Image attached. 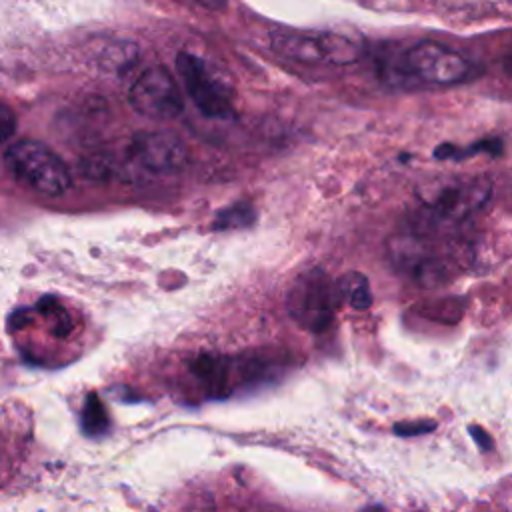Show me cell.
I'll list each match as a JSON object with an SVG mask.
<instances>
[{"label":"cell","mask_w":512,"mask_h":512,"mask_svg":"<svg viewBox=\"0 0 512 512\" xmlns=\"http://www.w3.org/2000/svg\"><path fill=\"white\" fill-rule=\"evenodd\" d=\"M252 216H254V214H252L250 206H244V204L232 206V208H228V210H224V212L218 214L216 226H218V228H240V226L250 224Z\"/></svg>","instance_id":"cell-12"},{"label":"cell","mask_w":512,"mask_h":512,"mask_svg":"<svg viewBox=\"0 0 512 512\" xmlns=\"http://www.w3.org/2000/svg\"><path fill=\"white\" fill-rule=\"evenodd\" d=\"M340 302H346L354 310H366L372 304L370 282L360 272H346L336 280Z\"/></svg>","instance_id":"cell-10"},{"label":"cell","mask_w":512,"mask_h":512,"mask_svg":"<svg viewBox=\"0 0 512 512\" xmlns=\"http://www.w3.org/2000/svg\"><path fill=\"white\" fill-rule=\"evenodd\" d=\"M502 68H504L506 76H508V78H512V44H510V48L504 52V58H502Z\"/></svg>","instance_id":"cell-17"},{"label":"cell","mask_w":512,"mask_h":512,"mask_svg":"<svg viewBox=\"0 0 512 512\" xmlns=\"http://www.w3.org/2000/svg\"><path fill=\"white\" fill-rule=\"evenodd\" d=\"M8 172L44 196H60L70 188L68 166L46 144L20 140L4 154Z\"/></svg>","instance_id":"cell-2"},{"label":"cell","mask_w":512,"mask_h":512,"mask_svg":"<svg viewBox=\"0 0 512 512\" xmlns=\"http://www.w3.org/2000/svg\"><path fill=\"white\" fill-rule=\"evenodd\" d=\"M82 428L86 434H102L108 428V416L102 406V402L96 398V394H90L86 398L84 410H82Z\"/></svg>","instance_id":"cell-11"},{"label":"cell","mask_w":512,"mask_h":512,"mask_svg":"<svg viewBox=\"0 0 512 512\" xmlns=\"http://www.w3.org/2000/svg\"><path fill=\"white\" fill-rule=\"evenodd\" d=\"M16 132V114L6 104H0V144Z\"/></svg>","instance_id":"cell-14"},{"label":"cell","mask_w":512,"mask_h":512,"mask_svg":"<svg viewBox=\"0 0 512 512\" xmlns=\"http://www.w3.org/2000/svg\"><path fill=\"white\" fill-rule=\"evenodd\" d=\"M396 266L408 272L414 280L432 286L446 278V264L430 252V248L414 236H398L388 244Z\"/></svg>","instance_id":"cell-9"},{"label":"cell","mask_w":512,"mask_h":512,"mask_svg":"<svg viewBox=\"0 0 512 512\" xmlns=\"http://www.w3.org/2000/svg\"><path fill=\"white\" fill-rule=\"evenodd\" d=\"M176 68L186 86L188 96L194 100L198 110L210 118H228L232 116V88L202 58L180 52L176 58Z\"/></svg>","instance_id":"cell-5"},{"label":"cell","mask_w":512,"mask_h":512,"mask_svg":"<svg viewBox=\"0 0 512 512\" xmlns=\"http://www.w3.org/2000/svg\"><path fill=\"white\" fill-rule=\"evenodd\" d=\"M470 434H472V438L476 440V444H478L482 450H490V448H492V440H490V436H488L482 428L470 426Z\"/></svg>","instance_id":"cell-15"},{"label":"cell","mask_w":512,"mask_h":512,"mask_svg":"<svg viewBox=\"0 0 512 512\" xmlns=\"http://www.w3.org/2000/svg\"><path fill=\"white\" fill-rule=\"evenodd\" d=\"M128 98L138 114L154 120H172L180 116L184 108L182 92L174 76L162 66H152L142 72L132 84Z\"/></svg>","instance_id":"cell-7"},{"label":"cell","mask_w":512,"mask_h":512,"mask_svg":"<svg viewBox=\"0 0 512 512\" xmlns=\"http://www.w3.org/2000/svg\"><path fill=\"white\" fill-rule=\"evenodd\" d=\"M436 428L434 420H410V422H398L394 424V432L400 436H418V434H426L432 432Z\"/></svg>","instance_id":"cell-13"},{"label":"cell","mask_w":512,"mask_h":512,"mask_svg":"<svg viewBox=\"0 0 512 512\" xmlns=\"http://www.w3.org/2000/svg\"><path fill=\"white\" fill-rule=\"evenodd\" d=\"M130 152L140 166L152 172H176L188 160L186 144L170 132H138Z\"/></svg>","instance_id":"cell-8"},{"label":"cell","mask_w":512,"mask_h":512,"mask_svg":"<svg viewBox=\"0 0 512 512\" xmlns=\"http://www.w3.org/2000/svg\"><path fill=\"white\" fill-rule=\"evenodd\" d=\"M270 46L284 58L304 64H352L362 56V46L352 38L334 32L276 28L270 34Z\"/></svg>","instance_id":"cell-1"},{"label":"cell","mask_w":512,"mask_h":512,"mask_svg":"<svg viewBox=\"0 0 512 512\" xmlns=\"http://www.w3.org/2000/svg\"><path fill=\"white\" fill-rule=\"evenodd\" d=\"M406 64L418 82L452 86L466 82L474 74V66L460 52L442 44L424 40L404 52Z\"/></svg>","instance_id":"cell-6"},{"label":"cell","mask_w":512,"mask_h":512,"mask_svg":"<svg viewBox=\"0 0 512 512\" xmlns=\"http://www.w3.org/2000/svg\"><path fill=\"white\" fill-rule=\"evenodd\" d=\"M340 304L336 280L324 270L310 268L302 272L288 292V312L306 330L322 332L334 318Z\"/></svg>","instance_id":"cell-4"},{"label":"cell","mask_w":512,"mask_h":512,"mask_svg":"<svg viewBox=\"0 0 512 512\" xmlns=\"http://www.w3.org/2000/svg\"><path fill=\"white\" fill-rule=\"evenodd\" d=\"M194 2L204 6V8H208V10H220V8H224L228 4V0H194Z\"/></svg>","instance_id":"cell-16"},{"label":"cell","mask_w":512,"mask_h":512,"mask_svg":"<svg viewBox=\"0 0 512 512\" xmlns=\"http://www.w3.org/2000/svg\"><path fill=\"white\" fill-rule=\"evenodd\" d=\"M492 184L484 176H444L422 184L416 196L440 220H464L490 198Z\"/></svg>","instance_id":"cell-3"}]
</instances>
